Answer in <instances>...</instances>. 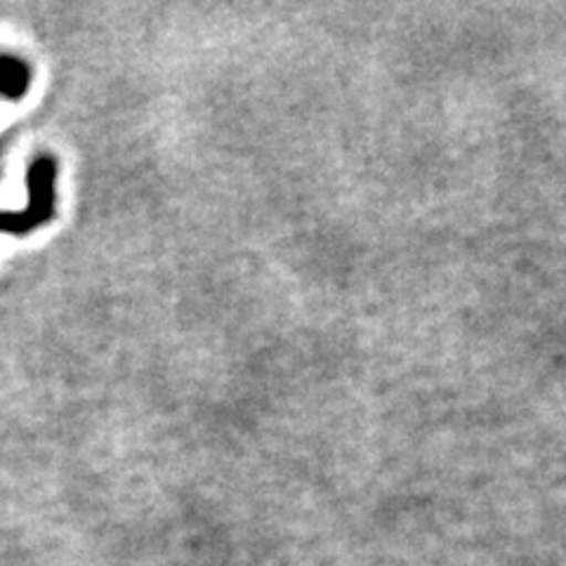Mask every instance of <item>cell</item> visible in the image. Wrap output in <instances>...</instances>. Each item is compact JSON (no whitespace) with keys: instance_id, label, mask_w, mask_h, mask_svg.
<instances>
[{"instance_id":"cell-2","label":"cell","mask_w":566,"mask_h":566,"mask_svg":"<svg viewBox=\"0 0 566 566\" xmlns=\"http://www.w3.org/2000/svg\"><path fill=\"white\" fill-rule=\"evenodd\" d=\"M31 81V71L24 60L0 55V95L8 99L24 97Z\"/></svg>"},{"instance_id":"cell-1","label":"cell","mask_w":566,"mask_h":566,"mask_svg":"<svg viewBox=\"0 0 566 566\" xmlns=\"http://www.w3.org/2000/svg\"><path fill=\"white\" fill-rule=\"evenodd\" d=\"M55 158H35L27 172L29 203L22 210H0V234L22 237L52 220V216H55Z\"/></svg>"}]
</instances>
